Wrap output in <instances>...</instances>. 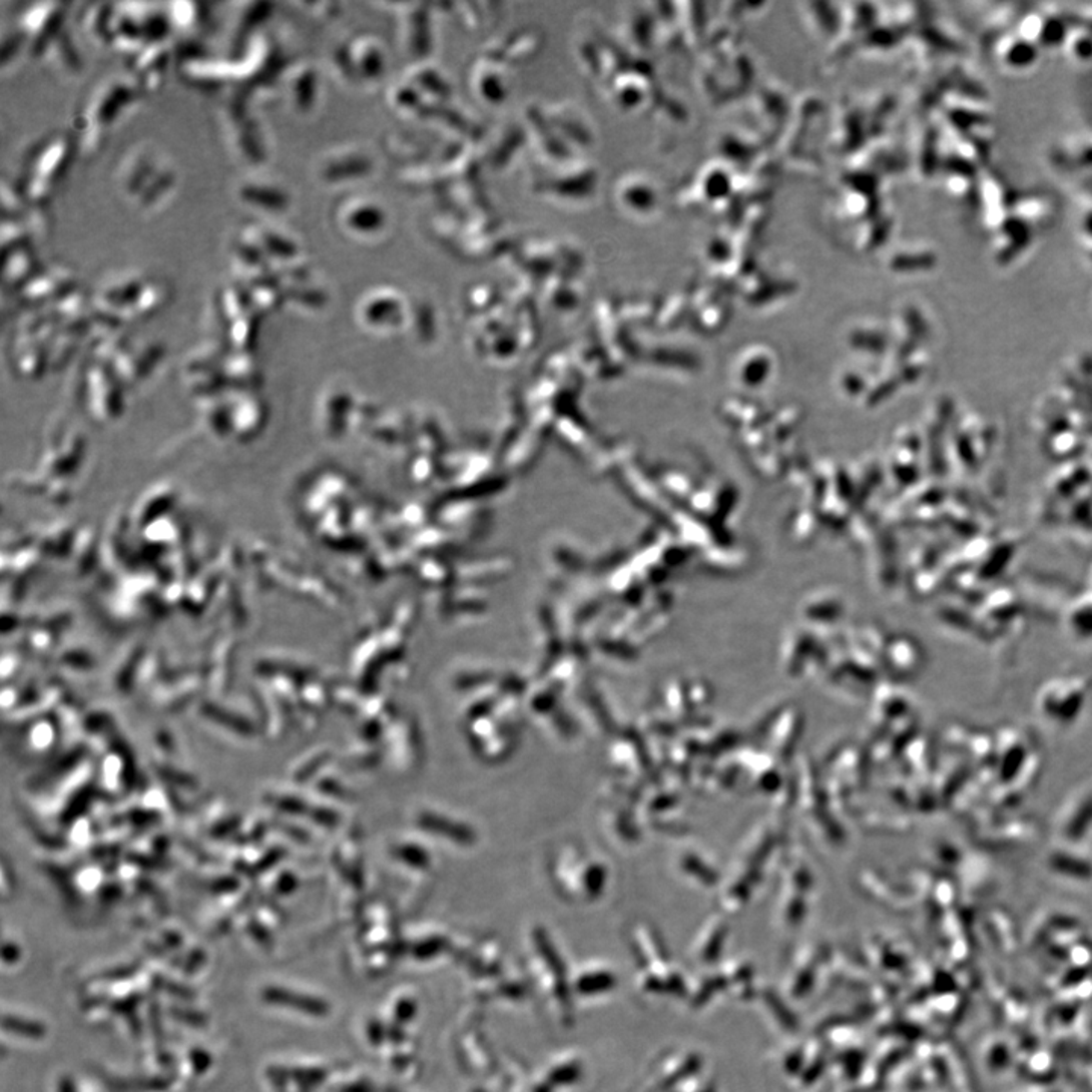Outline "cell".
I'll return each mask as SVG.
<instances>
[{"mask_svg": "<svg viewBox=\"0 0 1092 1092\" xmlns=\"http://www.w3.org/2000/svg\"><path fill=\"white\" fill-rule=\"evenodd\" d=\"M8 1026L13 1030H17V1033L31 1036V1038H40V1036L44 1035L43 1026H40L38 1023H31V1021H25V1023H23L19 1018H7V1020H5V1027Z\"/></svg>", "mask_w": 1092, "mask_h": 1092, "instance_id": "6da1fadb", "label": "cell"}]
</instances>
